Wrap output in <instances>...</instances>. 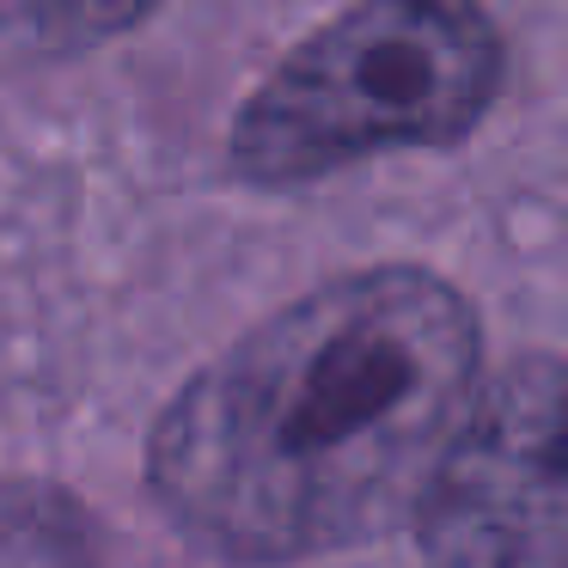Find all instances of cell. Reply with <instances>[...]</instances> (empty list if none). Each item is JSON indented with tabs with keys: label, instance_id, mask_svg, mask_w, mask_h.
Returning <instances> with one entry per match:
<instances>
[{
	"label": "cell",
	"instance_id": "obj_1",
	"mask_svg": "<svg viewBox=\"0 0 568 568\" xmlns=\"http://www.w3.org/2000/svg\"><path fill=\"white\" fill-rule=\"evenodd\" d=\"M483 392L453 282L392 263L318 282L190 373L148 440V489L196 550L245 568L385 538Z\"/></svg>",
	"mask_w": 568,
	"mask_h": 568
},
{
	"label": "cell",
	"instance_id": "obj_2",
	"mask_svg": "<svg viewBox=\"0 0 568 568\" xmlns=\"http://www.w3.org/2000/svg\"><path fill=\"white\" fill-rule=\"evenodd\" d=\"M477 0H355L270 68L233 123V172L287 190L392 148H453L501 92Z\"/></svg>",
	"mask_w": 568,
	"mask_h": 568
},
{
	"label": "cell",
	"instance_id": "obj_3",
	"mask_svg": "<svg viewBox=\"0 0 568 568\" xmlns=\"http://www.w3.org/2000/svg\"><path fill=\"white\" fill-rule=\"evenodd\" d=\"M562 367L526 355L483 385L416 501L428 568H562Z\"/></svg>",
	"mask_w": 568,
	"mask_h": 568
},
{
	"label": "cell",
	"instance_id": "obj_4",
	"mask_svg": "<svg viewBox=\"0 0 568 568\" xmlns=\"http://www.w3.org/2000/svg\"><path fill=\"white\" fill-rule=\"evenodd\" d=\"M160 0H0V55L68 62L135 31Z\"/></svg>",
	"mask_w": 568,
	"mask_h": 568
},
{
	"label": "cell",
	"instance_id": "obj_5",
	"mask_svg": "<svg viewBox=\"0 0 568 568\" xmlns=\"http://www.w3.org/2000/svg\"><path fill=\"white\" fill-rule=\"evenodd\" d=\"M0 568H92L74 495L50 483H0Z\"/></svg>",
	"mask_w": 568,
	"mask_h": 568
}]
</instances>
